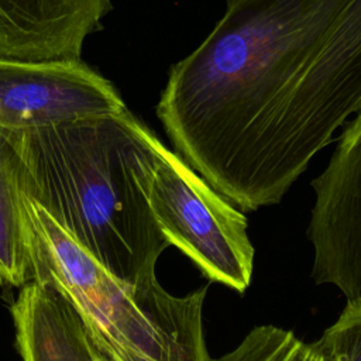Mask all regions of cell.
Listing matches in <instances>:
<instances>
[{
  "label": "cell",
  "instance_id": "1",
  "mask_svg": "<svg viewBox=\"0 0 361 361\" xmlns=\"http://www.w3.org/2000/svg\"><path fill=\"white\" fill-rule=\"evenodd\" d=\"M360 111L361 0H226L157 104L175 152L243 213L279 203Z\"/></svg>",
  "mask_w": 361,
  "mask_h": 361
},
{
  "label": "cell",
  "instance_id": "2",
  "mask_svg": "<svg viewBox=\"0 0 361 361\" xmlns=\"http://www.w3.org/2000/svg\"><path fill=\"white\" fill-rule=\"evenodd\" d=\"M17 142L23 195L121 281H158L169 244L149 203L154 131L127 109L17 133Z\"/></svg>",
  "mask_w": 361,
  "mask_h": 361
},
{
  "label": "cell",
  "instance_id": "3",
  "mask_svg": "<svg viewBox=\"0 0 361 361\" xmlns=\"http://www.w3.org/2000/svg\"><path fill=\"white\" fill-rule=\"evenodd\" d=\"M32 281L55 288L111 361L161 355L202 312L206 289L175 296L158 281L131 285L104 268L45 210L24 195Z\"/></svg>",
  "mask_w": 361,
  "mask_h": 361
},
{
  "label": "cell",
  "instance_id": "4",
  "mask_svg": "<svg viewBox=\"0 0 361 361\" xmlns=\"http://www.w3.org/2000/svg\"><path fill=\"white\" fill-rule=\"evenodd\" d=\"M149 203L168 244L209 282L240 295L248 289L255 250L245 214L164 142L149 185Z\"/></svg>",
  "mask_w": 361,
  "mask_h": 361
},
{
  "label": "cell",
  "instance_id": "5",
  "mask_svg": "<svg viewBox=\"0 0 361 361\" xmlns=\"http://www.w3.org/2000/svg\"><path fill=\"white\" fill-rule=\"evenodd\" d=\"M127 110L110 80L82 61L0 55V130L25 133Z\"/></svg>",
  "mask_w": 361,
  "mask_h": 361
},
{
  "label": "cell",
  "instance_id": "6",
  "mask_svg": "<svg viewBox=\"0 0 361 361\" xmlns=\"http://www.w3.org/2000/svg\"><path fill=\"white\" fill-rule=\"evenodd\" d=\"M316 195L307 238L312 278L333 285L345 300L361 296V111L347 124L324 171L312 180Z\"/></svg>",
  "mask_w": 361,
  "mask_h": 361
},
{
  "label": "cell",
  "instance_id": "7",
  "mask_svg": "<svg viewBox=\"0 0 361 361\" xmlns=\"http://www.w3.org/2000/svg\"><path fill=\"white\" fill-rule=\"evenodd\" d=\"M110 0H0V55L24 61H80Z\"/></svg>",
  "mask_w": 361,
  "mask_h": 361
},
{
  "label": "cell",
  "instance_id": "8",
  "mask_svg": "<svg viewBox=\"0 0 361 361\" xmlns=\"http://www.w3.org/2000/svg\"><path fill=\"white\" fill-rule=\"evenodd\" d=\"M10 313L21 361H89L96 350L80 316L47 282L20 288Z\"/></svg>",
  "mask_w": 361,
  "mask_h": 361
},
{
  "label": "cell",
  "instance_id": "9",
  "mask_svg": "<svg viewBox=\"0 0 361 361\" xmlns=\"http://www.w3.org/2000/svg\"><path fill=\"white\" fill-rule=\"evenodd\" d=\"M20 171L17 133L0 130V285L18 289L34 279Z\"/></svg>",
  "mask_w": 361,
  "mask_h": 361
},
{
  "label": "cell",
  "instance_id": "10",
  "mask_svg": "<svg viewBox=\"0 0 361 361\" xmlns=\"http://www.w3.org/2000/svg\"><path fill=\"white\" fill-rule=\"evenodd\" d=\"M210 361H329L316 341L306 343L292 330L274 324L251 329L230 351Z\"/></svg>",
  "mask_w": 361,
  "mask_h": 361
},
{
  "label": "cell",
  "instance_id": "11",
  "mask_svg": "<svg viewBox=\"0 0 361 361\" xmlns=\"http://www.w3.org/2000/svg\"><path fill=\"white\" fill-rule=\"evenodd\" d=\"M316 344L329 361H361V296L345 302Z\"/></svg>",
  "mask_w": 361,
  "mask_h": 361
},
{
  "label": "cell",
  "instance_id": "12",
  "mask_svg": "<svg viewBox=\"0 0 361 361\" xmlns=\"http://www.w3.org/2000/svg\"><path fill=\"white\" fill-rule=\"evenodd\" d=\"M210 354L206 345L204 334L197 336L178 348L172 350L164 357L159 358H141V357H128L124 361H210Z\"/></svg>",
  "mask_w": 361,
  "mask_h": 361
}]
</instances>
